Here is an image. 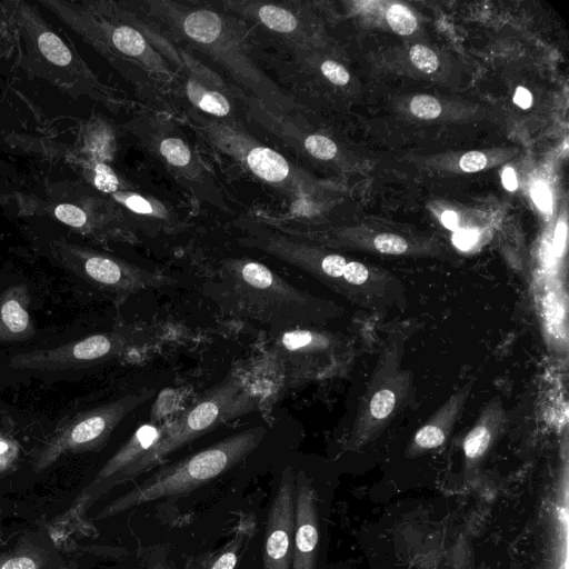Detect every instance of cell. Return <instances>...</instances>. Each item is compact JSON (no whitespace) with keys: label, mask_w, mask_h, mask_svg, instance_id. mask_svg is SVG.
Masks as SVG:
<instances>
[{"label":"cell","mask_w":569,"mask_h":569,"mask_svg":"<svg viewBox=\"0 0 569 569\" xmlns=\"http://www.w3.org/2000/svg\"><path fill=\"white\" fill-rule=\"evenodd\" d=\"M478 236L479 233L477 230L463 229L453 234L452 241L457 248L468 250L476 243Z\"/></svg>","instance_id":"cell-33"},{"label":"cell","mask_w":569,"mask_h":569,"mask_svg":"<svg viewBox=\"0 0 569 569\" xmlns=\"http://www.w3.org/2000/svg\"><path fill=\"white\" fill-rule=\"evenodd\" d=\"M409 372L400 368V351L389 346L380 356L359 403L349 438L359 448L373 440L400 410L409 390Z\"/></svg>","instance_id":"cell-7"},{"label":"cell","mask_w":569,"mask_h":569,"mask_svg":"<svg viewBox=\"0 0 569 569\" xmlns=\"http://www.w3.org/2000/svg\"><path fill=\"white\" fill-rule=\"evenodd\" d=\"M124 204L133 212L141 214H150L153 209L151 204L140 196L133 194L124 199Z\"/></svg>","instance_id":"cell-34"},{"label":"cell","mask_w":569,"mask_h":569,"mask_svg":"<svg viewBox=\"0 0 569 569\" xmlns=\"http://www.w3.org/2000/svg\"><path fill=\"white\" fill-rule=\"evenodd\" d=\"M319 543L317 495L303 472L296 476L291 569H316Z\"/></svg>","instance_id":"cell-11"},{"label":"cell","mask_w":569,"mask_h":569,"mask_svg":"<svg viewBox=\"0 0 569 569\" xmlns=\"http://www.w3.org/2000/svg\"><path fill=\"white\" fill-rule=\"evenodd\" d=\"M475 379L457 390L412 437L407 456L416 457L441 447L450 436L473 388Z\"/></svg>","instance_id":"cell-13"},{"label":"cell","mask_w":569,"mask_h":569,"mask_svg":"<svg viewBox=\"0 0 569 569\" xmlns=\"http://www.w3.org/2000/svg\"><path fill=\"white\" fill-rule=\"evenodd\" d=\"M247 162L259 178L269 182L282 181L289 173L286 159L269 148L258 147L252 149L247 157Z\"/></svg>","instance_id":"cell-17"},{"label":"cell","mask_w":569,"mask_h":569,"mask_svg":"<svg viewBox=\"0 0 569 569\" xmlns=\"http://www.w3.org/2000/svg\"><path fill=\"white\" fill-rule=\"evenodd\" d=\"M532 199L535 203L540 208L541 210L549 212L551 210L552 199L551 193L549 189L542 184L538 183L532 189Z\"/></svg>","instance_id":"cell-32"},{"label":"cell","mask_w":569,"mask_h":569,"mask_svg":"<svg viewBox=\"0 0 569 569\" xmlns=\"http://www.w3.org/2000/svg\"><path fill=\"white\" fill-rule=\"evenodd\" d=\"M162 156L173 166L183 167L190 161V150L177 138L164 139L160 144Z\"/></svg>","instance_id":"cell-23"},{"label":"cell","mask_w":569,"mask_h":569,"mask_svg":"<svg viewBox=\"0 0 569 569\" xmlns=\"http://www.w3.org/2000/svg\"><path fill=\"white\" fill-rule=\"evenodd\" d=\"M241 532L210 563L208 569H234L242 543Z\"/></svg>","instance_id":"cell-28"},{"label":"cell","mask_w":569,"mask_h":569,"mask_svg":"<svg viewBox=\"0 0 569 569\" xmlns=\"http://www.w3.org/2000/svg\"><path fill=\"white\" fill-rule=\"evenodd\" d=\"M505 412L498 401L489 403L467 433L463 452L469 466L478 463L498 438L503 423Z\"/></svg>","instance_id":"cell-15"},{"label":"cell","mask_w":569,"mask_h":569,"mask_svg":"<svg viewBox=\"0 0 569 569\" xmlns=\"http://www.w3.org/2000/svg\"><path fill=\"white\" fill-rule=\"evenodd\" d=\"M188 94L200 109L214 116H226L230 110L228 100L219 92L206 91L196 83L188 84Z\"/></svg>","instance_id":"cell-19"},{"label":"cell","mask_w":569,"mask_h":569,"mask_svg":"<svg viewBox=\"0 0 569 569\" xmlns=\"http://www.w3.org/2000/svg\"><path fill=\"white\" fill-rule=\"evenodd\" d=\"M323 76L337 86H345L349 82L348 71L338 62L327 60L321 64Z\"/></svg>","instance_id":"cell-30"},{"label":"cell","mask_w":569,"mask_h":569,"mask_svg":"<svg viewBox=\"0 0 569 569\" xmlns=\"http://www.w3.org/2000/svg\"><path fill=\"white\" fill-rule=\"evenodd\" d=\"M266 429L251 427L236 432L174 463L164 466L108 505L100 517H111L143 503L186 495L227 472L262 441Z\"/></svg>","instance_id":"cell-3"},{"label":"cell","mask_w":569,"mask_h":569,"mask_svg":"<svg viewBox=\"0 0 569 569\" xmlns=\"http://www.w3.org/2000/svg\"><path fill=\"white\" fill-rule=\"evenodd\" d=\"M259 18L269 29L278 32H291L297 28L295 16L277 6H262L259 9Z\"/></svg>","instance_id":"cell-20"},{"label":"cell","mask_w":569,"mask_h":569,"mask_svg":"<svg viewBox=\"0 0 569 569\" xmlns=\"http://www.w3.org/2000/svg\"><path fill=\"white\" fill-rule=\"evenodd\" d=\"M183 28L188 37L201 43H211L218 39L221 32V20L212 11L199 10L190 13Z\"/></svg>","instance_id":"cell-18"},{"label":"cell","mask_w":569,"mask_h":569,"mask_svg":"<svg viewBox=\"0 0 569 569\" xmlns=\"http://www.w3.org/2000/svg\"><path fill=\"white\" fill-rule=\"evenodd\" d=\"M169 423L140 426L102 466L87 488V492L101 495L111 489L113 481L161 439Z\"/></svg>","instance_id":"cell-12"},{"label":"cell","mask_w":569,"mask_h":569,"mask_svg":"<svg viewBox=\"0 0 569 569\" xmlns=\"http://www.w3.org/2000/svg\"><path fill=\"white\" fill-rule=\"evenodd\" d=\"M501 181H502L503 187L509 191H513L518 187L516 172L510 167H507L503 169V171L501 173Z\"/></svg>","instance_id":"cell-37"},{"label":"cell","mask_w":569,"mask_h":569,"mask_svg":"<svg viewBox=\"0 0 569 569\" xmlns=\"http://www.w3.org/2000/svg\"><path fill=\"white\" fill-rule=\"evenodd\" d=\"M373 249L385 254H402L409 250V244L401 236L383 232L373 238Z\"/></svg>","instance_id":"cell-24"},{"label":"cell","mask_w":569,"mask_h":569,"mask_svg":"<svg viewBox=\"0 0 569 569\" xmlns=\"http://www.w3.org/2000/svg\"><path fill=\"white\" fill-rule=\"evenodd\" d=\"M296 476L291 467L281 475L270 505L263 547V569H291L295 538Z\"/></svg>","instance_id":"cell-10"},{"label":"cell","mask_w":569,"mask_h":569,"mask_svg":"<svg viewBox=\"0 0 569 569\" xmlns=\"http://www.w3.org/2000/svg\"><path fill=\"white\" fill-rule=\"evenodd\" d=\"M335 340L317 328H297L274 333L271 360L287 388H298L319 378L330 366Z\"/></svg>","instance_id":"cell-8"},{"label":"cell","mask_w":569,"mask_h":569,"mask_svg":"<svg viewBox=\"0 0 569 569\" xmlns=\"http://www.w3.org/2000/svg\"><path fill=\"white\" fill-rule=\"evenodd\" d=\"M513 101L520 108L528 109L532 103V96L526 88L518 87L513 96Z\"/></svg>","instance_id":"cell-35"},{"label":"cell","mask_w":569,"mask_h":569,"mask_svg":"<svg viewBox=\"0 0 569 569\" xmlns=\"http://www.w3.org/2000/svg\"><path fill=\"white\" fill-rule=\"evenodd\" d=\"M54 217L62 223L80 231L88 232L89 218L84 209L74 203H60L53 209Z\"/></svg>","instance_id":"cell-22"},{"label":"cell","mask_w":569,"mask_h":569,"mask_svg":"<svg viewBox=\"0 0 569 569\" xmlns=\"http://www.w3.org/2000/svg\"><path fill=\"white\" fill-rule=\"evenodd\" d=\"M412 64L419 70L431 73L439 67L437 54L423 44H415L409 51Z\"/></svg>","instance_id":"cell-25"},{"label":"cell","mask_w":569,"mask_h":569,"mask_svg":"<svg viewBox=\"0 0 569 569\" xmlns=\"http://www.w3.org/2000/svg\"><path fill=\"white\" fill-rule=\"evenodd\" d=\"M152 569H162L161 567L157 566V567H153Z\"/></svg>","instance_id":"cell-39"},{"label":"cell","mask_w":569,"mask_h":569,"mask_svg":"<svg viewBox=\"0 0 569 569\" xmlns=\"http://www.w3.org/2000/svg\"><path fill=\"white\" fill-rule=\"evenodd\" d=\"M410 110L420 119H435L441 113L439 101L428 94H419L411 99Z\"/></svg>","instance_id":"cell-26"},{"label":"cell","mask_w":569,"mask_h":569,"mask_svg":"<svg viewBox=\"0 0 569 569\" xmlns=\"http://www.w3.org/2000/svg\"><path fill=\"white\" fill-rule=\"evenodd\" d=\"M0 36L16 52L18 64L76 98L99 90L73 47L44 20L39 9L22 1L0 2Z\"/></svg>","instance_id":"cell-2"},{"label":"cell","mask_w":569,"mask_h":569,"mask_svg":"<svg viewBox=\"0 0 569 569\" xmlns=\"http://www.w3.org/2000/svg\"><path fill=\"white\" fill-rule=\"evenodd\" d=\"M201 291L227 315L269 327L273 333L316 328L337 313V307L303 291L261 262L228 260Z\"/></svg>","instance_id":"cell-1"},{"label":"cell","mask_w":569,"mask_h":569,"mask_svg":"<svg viewBox=\"0 0 569 569\" xmlns=\"http://www.w3.org/2000/svg\"><path fill=\"white\" fill-rule=\"evenodd\" d=\"M50 250L64 269L117 298H127L141 290L157 289L173 282L171 277L63 240L51 241Z\"/></svg>","instance_id":"cell-6"},{"label":"cell","mask_w":569,"mask_h":569,"mask_svg":"<svg viewBox=\"0 0 569 569\" xmlns=\"http://www.w3.org/2000/svg\"><path fill=\"white\" fill-rule=\"evenodd\" d=\"M124 345L126 339L120 333H97L57 348L14 355L10 365L17 369L37 371L86 368L113 358Z\"/></svg>","instance_id":"cell-9"},{"label":"cell","mask_w":569,"mask_h":569,"mask_svg":"<svg viewBox=\"0 0 569 569\" xmlns=\"http://www.w3.org/2000/svg\"><path fill=\"white\" fill-rule=\"evenodd\" d=\"M566 231L567 227L563 222H559L556 228L555 232V241L553 247L557 254H561L563 247H565V240H566Z\"/></svg>","instance_id":"cell-36"},{"label":"cell","mask_w":569,"mask_h":569,"mask_svg":"<svg viewBox=\"0 0 569 569\" xmlns=\"http://www.w3.org/2000/svg\"><path fill=\"white\" fill-rule=\"evenodd\" d=\"M57 561L53 551L29 540L20 542L11 551L0 553V569H53Z\"/></svg>","instance_id":"cell-16"},{"label":"cell","mask_w":569,"mask_h":569,"mask_svg":"<svg viewBox=\"0 0 569 569\" xmlns=\"http://www.w3.org/2000/svg\"><path fill=\"white\" fill-rule=\"evenodd\" d=\"M94 184L103 192H114L119 186L116 173L104 163H98L94 168Z\"/></svg>","instance_id":"cell-29"},{"label":"cell","mask_w":569,"mask_h":569,"mask_svg":"<svg viewBox=\"0 0 569 569\" xmlns=\"http://www.w3.org/2000/svg\"><path fill=\"white\" fill-rule=\"evenodd\" d=\"M389 27L398 34L409 36L417 29V19L413 13L402 4H392L386 13Z\"/></svg>","instance_id":"cell-21"},{"label":"cell","mask_w":569,"mask_h":569,"mask_svg":"<svg viewBox=\"0 0 569 569\" xmlns=\"http://www.w3.org/2000/svg\"><path fill=\"white\" fill-rule=\"evenodd\" d=\"M486 164L487 158L480 151H469L465 153L459 161L460 168L466 172L480 171Z\"/></svg>","instance_id":"cell-31"},{"label":"cell","mask_w":569,"mask_h":569,"mask_svg":"<svg viewBox=\"0 0 569 569\" xmlns=\"http://www.w3.org/2000/svg\"><path fill=\"white\" fill-rule=\"evenodd\" d=\"M153 395V390L144 389L78 413L41 448L34 461V471L47 469L62 455L99 449L108 441L116 427Z\"/></svg>","instance_id":"cell-5"},{"label":"cell","mask_w":569,"mask_h":569,"mask_svg":"<svg viewBox=\"0 0 569 569\" xmlns=\"http://www.w3.org/2000/svg\"><path fill=\"white\" fill-rule=\"evenodd\" d=\"M441 222L446 228L455 230L458 227V216L455 211L446 210L441 214Z\"/></svg>","instance_id":"cell-38"},{"label":"cell","mask_w":569,"mask_h":569,"mask_svg":"<svg viewBox=\"0 0 569 569\" xmlns=\"http://www.w3.org/2000/svg\"><path fill=\"white\" fill-rule=\"evenodd\" d=\"M26 286H12L0 295V341H20L33 335Z\"/></svg>","instance_id":"cell-14"},{"label":"cell","mask_w":569,"mask_h":569,"mask_svg":"<svg viewBox=\"0 0 569 569\" xmlns=\"http://www.w3.org/2000/svg\"><path fill=\"white\" fill-rule=\"evenodd\" d=\"M258 407V399L234 378L210 389L178 419L169 423L161 439L123 471L112 487L132 480L161 463L189 442Z\"/></svg>","instance_id":"cell-4"},{"label":"cell","mask_w":569,"mask_h":569,"mask_svg":"<svg viewBox=\"0 0 569 569\" xmlns=\"http://www.w3.org/2000/svg\"><path fill=\"white\" fill-rule=\"evenodd\" d=\"M305 147L310 154L321 160H330L337 153L336 143L320 134L309 136L305 141Z\"/></svg>","instance_id":"cell-27"}]
</instances>
